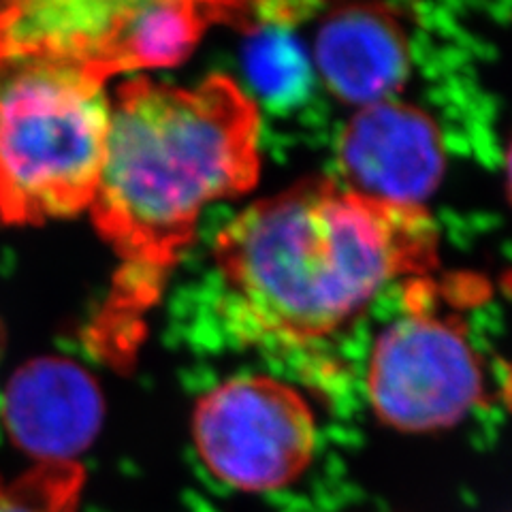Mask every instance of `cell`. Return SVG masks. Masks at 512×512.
I'll return each mask as SVG.
<instances>
[{"label":"cell","instance_id":"1","mask_svg":"<svg viewBox=\"0 0 512 512\" xmlns=\"http://www.w3.org/2000/svg\"><path fill=\"white\" fill-rule=\"evenodd\" d=\"M259 131V107L231 77L188 88L135 77L118 88L90 205L94 229L120 263L88 325L96 357L116 367L135 357L146 314L201 214L259 178Z\"/></svg>","mask_w":512,"mask_h":512},{"label":"cell","instance_id":"2","mask_svg":"<svg viewBox=\"0 0 512 512\" xmlns=\"http://www.w3.org/2000/svg\"><path fill=\"white\" fill-rule=\"evenodd\" d=\"M216 261L239 327L306 344L344 329L397 278L427 271L436 233L425 210L308 182L229 222Z\"/></svg>","mask_w":512,"mask_h":512},{"label":"cell","instance_id":"3","mask_svg":"<svg viewBox=\"0 0 512 512\" xmlns=\"http://www.w3.org/2000/svg\"><path fill=\"white\" fill-rule=\"evenodd\" d=\"M111 101L94 79L47 64L0 67V220L15 227L90 210Z\"/></svg>","mask_w":512,"mask_h":512},{"label":"cell","instance_id":"4","mask_svg":"<svg viewBox=\"0 0 512 512\" xmlns=\"http://www.w3.org/2000/svg\"><path fill=\"white\" fill-rule=\"evenodd\" d=\"M212 22L197 3L18 0L0 3V67L47 64L107 84L111 77L175 67Z\"/></svg>","mask_w":512,"mask_h":512},{"label":"cell","instance_id":"5","mask_svg":"<svg viewBox=\"0 0 512 512\" xmlns=\"http://www.w3.org/2000/svg\"><path fill=\"white\" fill-rule=\"evenodd\" d=\"M192 440L218 483L244 493H274L312 466L318 427L306 397L291 384L237 376L199 399Z\"/></svg>","mask_w":512,"mask_h":512},{"label":"cell","instance_id":"6","mask_svg":"<svg viewBox=\"0 0 512 512\" xmlns=\"http://www.w3.org/2000/svg\"><path fill=\"white\" fill-rule=\"evenodd\" d=\"M485 372L459 320L412 308L384 329L367 363L378 419L408 434L455 427L483 402Z\"/></svg>","mask_w":512,"mask_h":512},{"label":"cell","instance_id":"7","mask_svg":"<svg viewBox=\"0 0 512 512\" xmlns=\"http://www.w3.org/2000/svg\"><path fill=\"white\" fill-rule=\"evenodd\" d=\"M340 163L357 195L425 210L444 178L446 152L440 128L423 109L389 99L355 111L340 139Z\"/></svg>","mask_w":512,"mask_h":512},{"label":"cell","instance_id":"8","mask_svg":"<svg viewBox=\"0 0 512 512\" xmlns=\"http://www.w3.org/2000/svg\"><path fill=\"white\" fill-rule=\"evenodd\" d=\"M5 427L35 461H77L103 423L99 384L69 359L30 361L7 384Z\"/></svg>","mask_w":512,"mask_h":512},{"label":"cell","instance_id":"9","mask_svg":"<svg viewBox=\"0 0 512 512\" xmlns=\"http://www.w3.org/2000/svg\"><path fill=\"white\" fill-rule=\"evenodd\" d=\"M312 67L340 101L357 109L395 99L410 73V43L382 7H344L320 22Z\"/></svg>","mask_w":512,"mask_h":512},{"label":"cell","instance_id":"10","mask_svg":"<svg viewBox=\"0 0 512 512\" xmlns=\"http://www.w3.org/2000/svg\"><path fill=\"white\" fill-rule=\"evenodd\" d=\"M276 18L261 26L246 45V73L254 88L274 103H293L306 92L312 62L295 35Z\"/></svg>","mask_w":512,"mask_h":512},{"label":"cell","instance_id":"11","mask_svg":"<svg viewBox=\"0 0 512 512\" xmlns=\"http://www.w3.org/2000/svg\"><path fill=\"white\" fill-rule=\"evenodd\" d=\"M84 487L77 461H39L15 478L0 472V512H79Z\"/></svg>","mask_w":512,"mask_h":512},{"label":"cell","instance_id":"12","mask_svg":"<svg viewBox=\"0 0 512 512\" xmlns=\"http://www.w3.org/2000/svg\"><path fill=\"white\" fill-rule=\"evenodd\" d=\"M506 178H508V190H510V197H512V146L506 154Z\"/></svg>","mask_w":512,"mask_h":512},{"label":"cell","instance_id":"13","mask_svg":"<svg viewBox=\"0 0 512 512\" xmlns=\"http://www.w3.org/2000/svg\"><path fill=\"white\" fill-rule=\"evenodd\" d=\"M3 344H5V335H3V325H0V352H3Z\"/></svg>","mask_w":512,"mask_h":512}]
</instances>
